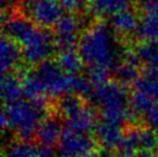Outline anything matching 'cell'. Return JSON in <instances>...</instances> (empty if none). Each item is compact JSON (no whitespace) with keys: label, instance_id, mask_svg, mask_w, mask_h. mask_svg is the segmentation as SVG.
<instances>
[{"label":"cell","instance_id":"6da1fadb","mask_svg":"<svg viewBox=\"0 0 158 157\" xmlns=\"http://www.w3.org/2000/svg\"><path fill=\"white\" fill-rule=\"evenodd\" d=\"M4 30L22 50L23 59L30 65H40L53 53L56 37L46 28L37 26L28 16L9 15L4 19Z\"/></svg>","mask_w":158,"mask_h":157},{"label":"cell","instance_id":"7a4b0ae2","mask_svg":"<svg viewBox=\"0 0 158 157\" xmlns=\"http://www.w3.org/2000/svg\"><path fill=\"white\" fill-rule=\"evenodd\" d=\"M79 51L83 61L90 67L114 68L121 51L112 26L105 22L94 23L83 32L79 42Z\"/></svg>","mask_w":158,"mask_h":157},{"label":"cell","instance_id":"3957f363","mask_svg":"<svg viewBox=\"0 0 158 157\" xmlns=\"http://www.w3.org/2000/svg\"><path fill=\"white\" fill-rule=\"evenodd\" d=\"M90 96L106 121L121 126L134 117L131 98L123 83L106 81L95 86Z\"/></svg>","mask_w":158,"mask_h":157},{"label":"cell","instance_id":"277c9868","mask_svg":"<svg viewBox=\"0 0 158 157\" xmlns=\"http://www.w3.org/2000/svg\"><path fill=\"white\" fill-rule=\"evenodd\" d=\"M45 117V104L34 100H14L5 105L1 114L2 128H9L21 139L30 140Z\"/></svg>","mask_w":158,"mask_h":157},{"label":"cell","instance_id":"5b68a950","mask_svg":"<svg viewBox=\"0 0 158 157\" xmlns=\"http://www.w3.org/2000/svg\"><path fill=\"white\" fill-rule=\"evenodd\" d=\"M59 112L65 119L67 128L89 133L96 127V113L79 95H67L59 102Z\"/></svg>","mask_w":158,"mask_h":157},{"label":"cell","instance_id":"8992f818","mask_svg":"<svg viewBox=\"0 0 158 157\" xmlns=\"http://www.w3.org/2000/svg\"><path fill=\"white\" fill-rule=\"evenodd\" d=\"M59 155L61 157H95L96 142L88 133L66 128L59 141Z\"/></svg>","mask_w":158,"mask_h":157},{"label":"cell","instance_id":"52a82bcc","mask_svg":"<svg viewBox=\"0 0 158 157\" xmlns=\"http://www.w3.org/2000/svg\"><path fill=\"white\" fill-rule=\"evenodd\" d=\"M64 7L58 0H30L27 5V15L42 28L56 26L64 15Z\"/></svg>","mask_w":158,"mask_h":157},{"label":"cell","instance_id":"ba28073f","mask_svg":"<svg viewBox=\"0 0 158 157\" xmlns=\"http://www.w3.org/2000/svg\"><path fill=\"white\" fill-rule=\"evenodd\" d=\"M121 155L135 153L137 150H150L158 151V136L152 128H131L125 133L121 143Z\"/></svg>","mask_w":158,"mask_h":157},{"label":"cell","instance_id":"9c48e42d","mask_svg":"<svg viewBox=\"0 0 158 157\" xmlns=\"http://www.w3.org/2000/svg\"><path fill=\"white\" fill-rule=\"evenodd\" d=\"M81 22L73 14H65L56 24V43L60 49L74 48L80 42Z\"/></svg>","mask_w":158,"mask_h":157},{"label":"cell","instance_id":"30bf717a","mask_svg":"<svg viewBox=\"0 0 158 157\" xmlns=\"http://www.w3.org/2000/svg\"><path fill=\"white\" fill-rule=\"evenodd\" d=\"M139 64L140 60L136 57L135 50L133 51L131 49H123L120 60L113 68L117 81L123 83V86L135 83L140 78Z\"/></svg>","mask_w":158,"mask_h":157},{"label":"cell","instance_id":"8fae6325","mask_svg":"<svg viewBox=\"0 0 158 157\" xmlns=\"http://www.w3.org/2000/svg\"><path fill=\"white\" fill-rule=\"evenodd\" d=\"M95 133L98 142L107 150L120 148L125 136V133H123L120 125L106 121L104 119L96 125Z\"/></svg>","mask_w":158,"mask_h":157},{"label":"cell","instance_id":"7c38bea8","mask_svg":"<svg viewBox=\"0 0 158 157\" xmlns=\"http://www.w3.org/2000/svg\"><path fill=\"white\" fill-rule=\"evenodd\" d=\"M143 11L136 34L142 40L158 43V4L144 7Z\"/></svg>","mask_w":158,"mask_h":157},{"label":"cell","instance_id":"4fadbf2b","mask_svg":"<svg viewBox=\"0 0 158 157\" xmlns=\"http://www.w3.org/2000/svg\"><path fill=\"white\" fill-rule=\"evenodd\" d=\"M0 51H1V70L2 74L9 73L10 70H13L19 62L21 60L22 56V50L20 49L16 42H14L13 39L5 35L1 39L0 44Z\"/></svg>","mask_w":158,"mask_h":157},{"label":"cell","instance_id":"5bb4252c","mask_svg":"<svg viewBox=\"0 0 158 157\" xmlns=\"http://www.w3.org/2000/svg\"><path fill=\"white\" fill-rule=\"evenodd\" d=\"M61 124L57 118H45L40 125L36 136L43 146H48L52 147L56 143H59L62 135Z\"/></svg>","mask_w":158,"mask_h":157},{"label":"cell","instance_id":"9a60e30c","mask_svg":"<svg viewBox=\"0 0 158 157\" xmlns=\"http://www.w3.org/2000/svg\"><path fill=\"white\" fill-rule=\"evenodd\" d=\"M111 26L115 32L121 35H129L137 31L140 26V19L133 9L126 8L112 16Z\"/></svg>","mask_w":158,"mask_h":157},{"label":"cell","instance_id":"2e32d148","mask_svg":"<svg viewBox=\"0 0 158 157\" xmlns=\"http://www.w3.org/2000/svg\"><path fill=\"white\" fill-rule=\"evenodd\" d=\"M22 82L24 96L28 97L30 100L45 104V100L48 98V95L45 90L44 84L40 81V76L37 75L36 72L24 74Z\"/></svg>","mask_w":158,"mask_h":157},{"label":"cell","instance_id":"e0dca14e","mask_svg":"<svg viewBox=\"0 0 158 157\" xmlns=\"http://www.w3.org/2000/svg\"><path fill=\"white\" fill-rule=\"evenodd\" d=\"M83 59L80 51L74 48L61 49L57 57V64L64 72L69 74H77L82 70Z\"/></svg>","mask_w":158,"mask_h":157},{"label":"cell","instance_id":"ac0fdd59","mask_svg":"<svg viewBox=\"0 0 158 157\" xmlns=\"http://www.w3.org/2000/svg\"><path fill=\"white\" fill-rule=\"evenodd\" d=\"M24 95L23 92V82L18 75L9 73L2 74L1 80V96L6 103H10L20 100Z\"/></svg>","mask_w":158,"mask_h":157},{"label":"cell","instance_id":"d6986e66","mask_svg":"<svg viewBox=\"0 0 158 157\" xmlns=\"http://www.w3.org/2000/svg\"><path fill=\"white\" fill-rule=\"evenodd\" d=\"M131 0H91L90 9L99 18L113 16L114 14L128 8Z\"/></svg>","mask_w":158,"mask_h":157},{"label":"cell","instance_id":"ffe728a7","mask_svg":"<svg viewBox=\"0 0 158 157\" xmlns=\"http://www.w3.org/2000/svg\"><path fill=\"white\" fill-rule=\"evenodd\" d=\"M136 91H140L155 100H158V74L148 70L145 74L141 75L134 83Z\"/></svg>","mask_w":158,"mask_h":157},{"label":"cell","instance_id":"44dd1931","mask_svg":"<svg viewBox=\"0 0 158 157\" xmlns=\"http://www.w3.org/2000/svg\"><path fill=\"white\" fill-rule=\"evenodd\" d=\"M38 149L29 140H16L7 144L5 157H37Z\"/></svg>","mask_w":158,"mask_h":157},{"label":"cell","instance_id":"7402d4cb","mask_svg":"<svg viewBox=\"0 0 158 157\" xmlns=\"http://www.w3.org/2000/svg\"><path fill=\"white\" fill-rule=\"evenodd\" d=\"M135 53L140 62H143L149 68L158 66V43L144 40L135 49Z\"/></svg>","mask_w":158,"mask_h":157},{"label":"cell","instance_id":"603a6c76","mask_svg":"<svg viewBox=\"0 0 158 157\" xmlns=\"http://www.w3.org/2000/svg\"><path fill=\"white\" fill-rule=\"evenodd\" d=\"M88 78L94 87L102 84L107 81V70L101 67H90L88 72Z\"/></svg>","mask_w":158,"mask_h":157},{"label":"cell","instance_id":"cb8c5ba5","mask_svg":"<svg viewBox=\"0 0 158 157\" xmlns=\"http://www.w3.org/2000/svg\"><path fill=\"white\" fill-rule=\"evenodd\" d=\"M142 117L144 118L148 127L158 131V102H156Z\"/></svg>","mask_w":158,"mask_h":157},{"label":"cell","instance_id":"d4e9b609","mask_svg":"<svg viewBox=\"0 0 158 157\" xmlns=\"http://www.w3.org/2000/svg\"><path fill=\"white\" fill-rule=\"evenodd\" d=\"M64 9L68 12H75L83 7L85 0H59Z\"/></svg>","mask_w":158,"mask_h":157},{"label":"cell","instance_id":"484cf974","mask_svg":"<svg viewBox=\"0 0 158 157\" xmlns=\"http://www.w3.org/2000/svg\"><path fill=\"white\" fill-rule=\"evenodd\" d=\"M37 157H58V154L52 147L43 146L40 149H38V155Z\"/></svg>","mask_w":158,"mask_h":157},{"label":"cell","instance_id":"4316f807","mask_svg":"<svg viewBox=\"0 0 158 157\" xmlns=\"http://www.w3.org/2000/svg\"><path fill=\"white\" fill-rule=\"evenodd\" d=\"M121 157H156L155 151H150V150H137L135 153L131 154H123Z\"/></svg>","mask_w":158,"mask_h":157},{"label":"cell","instance_id":"83f0119b","mask_svg":"<svg viewBox=\"0 0 158 157\" xmlns=\"http://www.w3.org/2000/svg\"><path fill=\"white\" fill-rule=\"evenodd\" d=\"M139 2L141 4V6L144 8L148 6H152V5H157L158 0H139Z\"/></svg>","mask_w":158,"mask_h":157},{"label":"cell","instance_id":"f1b7e54d","mask_svg":"<svg viewBox=\"0 0 158 157\" xmlns=\"http://www.w3.org/2000/svg\"><path fill=\"white\" fill-rule=\"evenodd\" d=\"M9 4H10V0H1V6H2L4 11H6V8H7V6H9Z\"/></svg>","mask_w":158,"mask_h":157},{"label":"cell","instance_id":"f546056e","mask_svg":"<svg viewBox=\"0 0 158 157\" xmlns=\"http://www.w3.org/2000/svg\"><path fill=\"white\" fill-rule=\"evenodd\" d=\"M149 70H154V72H156V73L158 74V66H157V67H155V68H149Z\"/></svg>","mask_w":158,"mask_h":157},{"label":"cell","instance_id":"4dcf8cb0","mask_svg":"<svg viewBox=\"0 0 158 157\" xmlns=\"http://www.w3.org/2000/svg\"><path fill=\"white\" fill-rule=\"evenodd\" d=\"M106 157H110V156H106Z\"/></svg>","mask_w":158,"mask_h":157}]
</instances>
